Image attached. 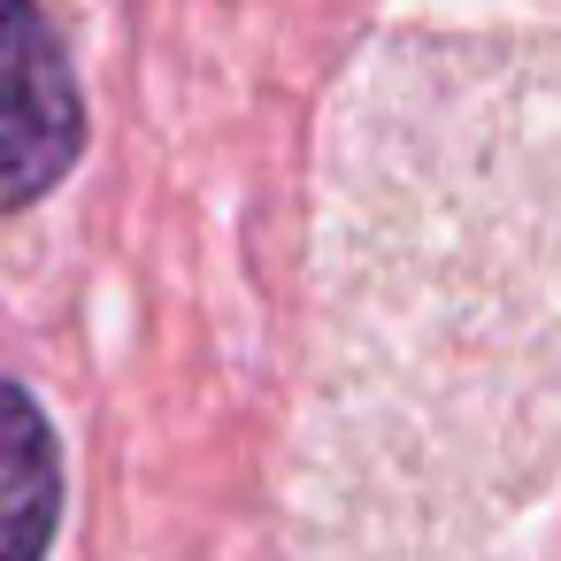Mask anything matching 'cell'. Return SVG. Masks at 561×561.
Masks as SVG:
<instances>
[{
  "label": "cell",
  "mask_w": 561,
  "mask_h": 561,
  "mask_svg": "<svg viewBox=\"0 0 561 561\" xmlns=\"http://www.w3.org/2000/svg\"><path fill=\"white\" fill-rule=\"evenodd\" d=\"M55 523H62V438L16 377H0V561H47Z\"/></svg>",
  "instance_id": "7a4b0ae2"
},
{
  "label": "cell",
  "mask_w": 561,
  "mask_h": 561,
  "mask_svg": "<svg viewBox=\"0 0 561 561\" xmlns=\"http://www.w3.org/2000/svg\"><path fill=\"white\" fill-rule=\"evenodd\" d=\"M85 154V93L47 0H0V216L39 208Z\"/></svg>",
  "instance_id": "6da1fadb"
}]
</instances>
